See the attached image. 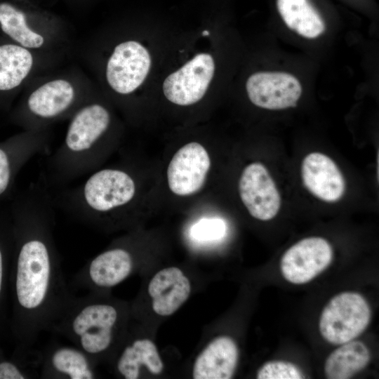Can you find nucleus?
<instances>
[{
	"label": "nucleus",
	"instance_id": "obj_4",
	"mask_svg": "<svg viewBox=\"0 0 379 379\" xmlns=\"http://www.w3.org/2000/svg\"><path fill=\"white\" fill-rule=\"evenodd\" d=\"M136 194V182L128 171L105 168L91 173L81 184L64 193L62 203L76 220L97 227L128 208Z\"/></svg>",
	"mask_w": 379,
	"mask_h": 379
},
{
	"label": "nucleus",
	"instance_id": "obj_25",
	"mask_svg": "<svg viewBox=\"0 0 379 379\" xmlns=\"http://www.w3.org/2000/svg\"><path fill=\"white\" fill-rule=\"evenodd\" d=\"M8 40L0 34V107H6L16 92L8 59Z\"/></svg>",
	"mask_w": 379,
	"mask_h": 379
},
{
	"label": "nucleus",
	"instance_id": "obj_27",
	"mask_svg": "<svg viewBox=\"0 0 379 379\" xmlns=\"http://www.w3.org/2000/svg\"><path fill=\"white\" fill-rule=\"evenodd\" d=\"M225 224L219 218H204L197 222L192 228L191 234L199 241H214L223 237Z\"/></svg>",
	"mask_w": 379,
	"mask_h": 379
},
{
	"label": "nucleus",
	"instance_id": "obj_18",
	"mask_svg": "<svg viewBox=\"0 0 379 379\" xmlns=\"http://www.w3.org/2000/svg\"><path fill=\"white\" fill-rule=\"evenodd\" d=\"M239 349L230 336L212 340L199 353L192 368L194 379H230L234 374Z\"/></svg>",
	"mask_w": 379,
	"mask_h": 379
},
{
	"label": "nucleus",
	"instance_id": "obj_16",
	"mask_svg": "<svg viewBox=\"0 0 379 379\" xmlns=\"http://www.w3.org/2000/svg\"><path fill=\"white\" fill-rule=\"evenodd\" d=\"M304 186L314 197L328 203L339 201L345 192V180L340 168L328 156L321 152L306 155L301 164Z\"/></svg>",
	"mask_w": 379,
	"mask_h": 379
},
{
	"label": "nucleus",
	"instance_id": "obj_15",
	"mask_svg": "<svg viewBox=\"0 0 379 379\" xmlns=\"http://www.w3.org/2000/svg\"><path fill=\"white\" fill-rule=\"evenodd\" d=\"M96 362L75 345L51 343L39 352V370L44 379H93Z\"/></svg>",
	"mask_w": 379,
	"mask_h": 379
},
{
	"label": "nucleus",
	"instance_id": "obj_17",
	"mask_svg": "<svg viewBox=\"0 0 379 379\" xmlns=\"http://www.w3.org/2000/svg\"><path fill=\"white\" fill-rule=\"evenodd\" d=\"M190 292L189 279L176 267L159 270L151 279L147 286L152 310L162 317L174 314L187 301Z\"/></svg>",
	"mask_w": 379,
	"mask_h": 379
},
{
	"label": "nucleus",
	"instance_id": "obj_5",
	"mask_svg": "<svg viewBox=\"0 0 379 379\" xmlns=\"http://www.w3.org/2000/svg\"><path fill=\"white\" fill-rule=\"evenodd\" d=\"M80 106L77 91L72 83L65 79H55L32 91L13 112L11 119L26 131H40L55 120L69 113L72 115Z\"/></svg>",
	"mask_w": 379,
	"mask_h": 379
},
{
	"label": "nucleus",
	"instance_id": "obj_24",
	"mask_svg": "<svg viewBox=\"0 0 379 379\" xmlns=\"http://www.w3.org/2000/svg\"><path fill=\"white\" fill-rule=\"evenodd\" d=\"M34 352L28 350H15L12 358H7L0 347V379H29L39 376V358L29 361Z\"/></svg>",
	"mask_w": 379,
	"mask_h": 379
},
{
	"label": "nucleus",
	"instance_id": "obj_20",
	"mask_svg": "<svg viewBox=\"0 0 379 379\" xmlns=\"http://www.w3.org/2000/svg\"><path fill=\"white\" fill-rule=\"evenodd\" d=\"M277 7L286 26L304 38L316 39L326 29L323 18L308 0H277Z\"/></svg>",
	"mask_w": 379,
	"mask_h": 379
},
{
	"label": "nucleus",
	"instance_id": "obj_12",
	"mask_svg": "<svg viewBox=\"0 0 379 379\" xmlns=\"http://www.w3.org/2000/svg\"><path fill=\"white\" fill-rule=\"evenodd\" d=\"M48 146V133L44 130L25 131L0 142V200L11 193L23 166L46 152Z\"/></svg>",
	"mask_w": 379,
	"mask_h": 379
},
{
	"label": "nucleus",
	"instance_id": "obj_23",
	"mask_svg": "<svg viewBox=\"0 0 379 379\" xmlns=\"http://www.w3.org/2000/svg\"><path fill=\"white\" fill-rule=\"evenodd\" d=\"M13 247L10 211H0V333L8 329L10 317L9 277Z\"/></svg>",
	"mask_w": 379,
	"mask_h": 379
},
{
	"label": "nucleus",
	"instance_id": "obj_3",
	"mask_svg": "<svg viewBox=\"0 0 379 379\" xmlns=\"http://www.w3.org/2000/svg\"><path fill=\"white\" fill-rule=\"evenodd\" d=\"M120 307L100 291L75 296L51 331L69 340L96 363L112 349L121 322Z\"/></svg>",
	"mask_w": 379,
	"mask_h": 379
},
{
	"label": "nucleus",
	"instance_id": "obj_28",
	"mask_svg": "<svg viewBox=\"0 0 379 379\" xmlns=\"http://www.w3.org/2000/svg\"><path fill=\"white\" fill-rule=\"evenodd\" d=\"M202 35L203 36H208L209 35V32L208 30H204L203 32H202Z\"/></svg>",
	"mask_w": 379,
	"mask_h": 379
},
{
	"label": "nucleus",
	"instance_id": "obj_19",
	"mask_svg": "<svg viewBox=\"0 0 379 379\" xmlns=\"http://www.w3.org/2000/svg\"><path fill=\"white\" fill-rule=\"evenodd\" d=\"M142 367L153 375H159L164 364L152 340L136 338L123 347L116 360L115 369L125 379H137Z\"/></svg>",
	"mask_w": 379,
	"mask_h": 379
},
{
	"label": "nucleus",
	"instance_id": "obj_11",
	"mask_svg": "<svg viewBox=\"0 0 379 379\" xmlns=\"http://www.w3.org/2000/svg\"><path fill=\"white\" fill-rule=\"evenodd\" d=\"M214 70V60L211 55L197 54L166 78L163 84L166 98L182 106L197 102L205 95Z\"/></svg>",
	"mask_w": 379,
	"mask_h": 379
},
{
	"label": "nucleus",
	"instance_id": "obj_10",
	"mask_svg": "<svg viewBox=\"0 0 379 379\" xmlns=\"http://www.w3.org/2000/svg\"><path fill=\"white\" fill-rule=\"evenodd\" d=\"M238 189L242 203L254 218L267 221L279 213L281 202L279 192L261 163H251L243 169Z\"/></svg>",
	"mask_w": 379,
	"mask_h": 379
},
{
	"label": "nucleus",
	"instance_id": "obj_6",
	"mask_svg": "<svg viewBox=\"0 0 379 379\" xmlns=\"http://www.w3.org/2000/svg\"><path fill=\"white\" fill-rule=\"evenodd\" d=\"M371 307L359 293L345 291L333 296L324 307L319 328L329 343L341 345L354 340L368 326Z\"/></svg>",
	"mask_w": 379,
	"mask_h": 379
},
{
	"label": "nucleus",
	"instance_id": "obj_21",
	"mask_svg": "<svg viewBox=\"0 0 379 379\" xmlns=\"http://www.w3.org/2000/svg\"><path fill=\"white\" fill-rule=\"evenodd\" d=\"M0 34L29 50L39 48L44 36L30 27L26 13L13 2L0 0Z\"/></svg>",
	"mask_w": 379,
	"mask_h": 379
},
{
	"label": "nucleus",
	"instance_id": "obj_1",
	"mask_svg": "<svg viewBox=\"0 0 379 379\" xmlns=\"http://www.w3.org/2000/svg\"><path fill=\"white\" fill-rule=\"evenodd\" d=\"M13 247L8 330L18 350L51 331L75 295L67 285L54 239L53 201L44 183L32 185L10 207Z\"/></svg>",
	"mask_w": 379,
	"mask_h": 379
},
{
	"label": "nucleus",
	"instance_id": "obj_2",
	"mask_svg": "<svg viewBox=\"0 0 379 379\" xmlns=\"http://www.w3.org/2000/svg\"><path fill=\"white\" fill-rule=\"evenodd\" d=\"M109 111L98 102L82 104L72 115L65 138L48 161L52 180L72 181L98 169L106 153Z\"/></svg>",
	"mask_w": 379,
	"mask_h": 379
},
{
	"label": "nucleus",
	"instance_id": "obj_7",
	"mask_svg": "<svg viewBox=\"0 0 379 379\" xmlns=\"http://www.w3.org/2000/svg\"><path fill=\"white\" fill-rule=\"evenodd\" d=\"M135 266L133 253L124 245H115L89 260L74 276V287L103 291L126 279Z\"/></svg>",
	"mask_w": 379,
	"mask_h": 379
},
{
	"label": "nucleus",
	"instance_id": "obj_26",
	"mask_svg": "<svg viewBox=\"0 0 379 379\" xmlns=\"http://www.w3.org/2000/svg\"><path fill=\"white\" fill-rule=\"evenodd\" d=\"M258 379H300L305 376L295 364L285 361H270L258 371Z\"/></svg>",
	"mask_w": 379,
	"mask_h": 379
},
{
	"label": "nucleus",
	"instance_id": "obj_13",
	"mask_svg": "<svg viewBox=\"0 0 379 379\" xmlns=\"http://www.w3.org/2000/svg\"><path fill=\"white\" fill-rule=\"evenodd\" d=\"M211 168L206 149L200 143L191 142L174 154L167 168V182L170 190L178 196H189L204 185Z\"/></svg>",
	"mask_w": 379,
	"mask_h": 379
},
{
	"label": "nucleus",
	"instance_id": "obj_22",
	"mask_svg": "<svg viewBox=\"0 0 379 379\" xmlns=\"http://www.w3.org/2000/svg\"><path fill=\"white\" fill-rule=\"evenodd\" d=\"M371 360L368 347L361 341L341 344L327 357L325 375L328 379H347L363 370Z\"/></svg>",
	"mask_w": 379,
	"mask_h": 379
},
{
	"label": "nucleus",
	"instance_id": "obj_14",
	"mask_svg": "<svg viewBox=\"0 0 379 379\" xmlns=\"http://www.w3.org/2000/svg\"><path fill=\"white\" fill-rule=\"evenodd\" d=\"M246 88L253 105L271 110L295 107L302 94L299 80L282 72L254 73L247 79Z\"/></svg>",
	"mask_w": 379,
	"mask_h": 379
},
{
	"label": "nucleus",
	"instance_id": "obj_9",
	"mask_svg": "<svg viewBox=\"0 0 379 379\" xmlns=\"http://www.w3.org/2000/svg\"><path fill=\"white\" fill-rule=\"evenodd\" d=\"M150 65L149 53L141 44L135 41L122 42L114 48L107 61V83L119 94L131 93L145 79Z\"/></svg>",
	"mask_w": 379,
	"mask_h": 379
},
{
	"label": "nucleus",
	"instance_id": "obj_8",
	"mask_svg": "<svg viewBox=\"0 0 379 379\" xmlns=\"http://www.w3.org/2000/svg\"><path fill=\"white\" fill-rule=\"evenodd\" d=\"M333 252L328 241L319 237L300 240L282 255L281 272L284 279L293 284L312 281L331 264Z\"/></svg>",
	"mask_w": 379,
	"mask_h": 379
}]
</instances>
